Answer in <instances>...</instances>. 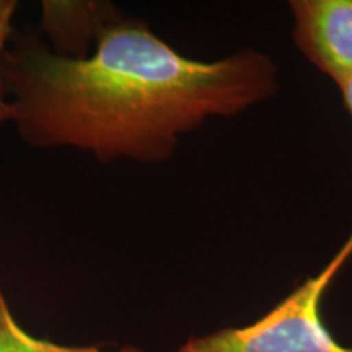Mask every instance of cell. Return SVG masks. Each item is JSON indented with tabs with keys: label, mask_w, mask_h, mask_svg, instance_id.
<instances>
[{
	"label": "cell",
	"mask_w": 352,
	"mask_h": 352,
	"mask_svg": "<svg viewBox=\"0 0 352 352\" xmlns=\"http://www.w3.org/2000/svg\"><path fill=\"white\" fill-rule=\"evenodd\" d=\"M3 78L12 122L26 144L76 148L101 164H164L183 135L209 120L239 116L279 90V69L266 52L241 47L195 59L127 16L101 33L85 59L19 41L8 47Z\"/></svg>",
	"instance_id": "1"
},
{
	"label": "cell",
	"mask_w": 352,
	"mask_h": 352,
	"mask_svg": "<svg viewBox=\"0 0 352 352\" xmlns=\"http://www.w3.org/2000/svg\"><path fill=\"white\" fill-rule=\"evenodd\" d=\"M352 254V236L318 274L246 327L189 338L178 352H352L334 340L321 318V298Z\"/></svg>",
	"instance_id": "2"
},
{
	"label": "cell",
	"mask_w": 352,
	"mask_h": 352,
	"mask_svg": "<svg viewBox=\"0 0 352 352\" xmlns=\"http://www.w3.org/2000/svg\"><path fill=\"white\" fill-rule=\"evenodd\" d=\"M292 38L302 56L340 87L352 77V0H292Z\"/></svg>",
	"instance_id": "3"
},
{
	"label": "cell",
	"mask_w": 352,
	"mask_h": 352,
	"mask_svg": "<svg viewBox=\"0 0 352 352\" xmlns=\"http://www.w3.org/2000/svg\"><path fill=\"white\" fill-rule=\"evenodd\" d=\"M122 12L104 0H43L41 30L57 56L85 59L101 33L122 19Z\"/></svg>",
	"instance_id": "4"
},
{
	"label": "cell",
	"mask_w": 352,
	"mask_h": 352,
	"mask_svg": "<svg viewBox=\"0 0 352 352\" xmlns=\"http://www.w3.org/2000/svg\"><path fill=\"white\" fill-rule=\"evenodd\" d=\"M0 352H140L132 346L107 351L101 346H65L33 336L13 316L0 287Z\"/></svg>",
	"instance_id": "5"
},
{
	"label": "cell",
	"mask_w": 352,
	"mask_h": 352,
	"mask_svg": "<svg viewBox=\"0 0 352 352\" xmlns=\"http://www.w3.org/2000/svg\"><path fill=\"white\" fill-rule=\"evenodd\" d=\"M19 3L15 0H0V126L12 122V103L7 94L6 78H3V60L10 47L13 34V19H15Z\"/></svg>",
	"instance_id": "6"
},
{
	"label": "cell",
	"mask_w": 352,
	"mask_h": 352,
	"mask_svg": "<svg viewBox=\"0 0 352 352\" xmlns=\"http://www.w3.org/2000/svg\"><path fill=\"white\" fill-rule=\"evenodd\" d=\"M338 88H340L342 103H344V107L347 109V113H349L351 121H352V77L347 78L346 82H342Z\"/></svg>",
	"instance_id": "7"
}]
</instances>
